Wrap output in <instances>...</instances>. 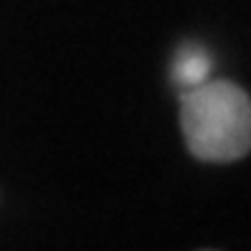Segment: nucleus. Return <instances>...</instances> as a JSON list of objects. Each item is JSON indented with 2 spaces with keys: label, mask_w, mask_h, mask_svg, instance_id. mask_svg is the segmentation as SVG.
<instances>
[{
  "label": "nucleus",
  "mask_w": 251,
  "mask_h": 251,
  "mask_svg": "<svg viewBox=\"0 0 251 251\" xmlns=\"http://www.w3.org/2000/svg\"><path fill=\"white\" fill-rule=\"evenodd\" d=\"M208 75H210V56H208V51L200 49V47L179 49L177 59H175V67H172V79L182 90L205 82Z\"/></svg>",
  "instance_id": "2"
},
{
  "label": "nucleus",
  "mask_w": 251,
  "mask_h": 251,
  "mask_svg": "<svg viewBox=\"0 0 251 251\" xmlns=\"http://www.w3.org/2000/svg\"><path fill=\"white\" fill-rule=\"evenodd\" d=\"M179 123L190 154L228 164L251 149V102L231 79H205L182 93Z\"/></svg>",
  "instance_id": "1"
}]
</instances>
